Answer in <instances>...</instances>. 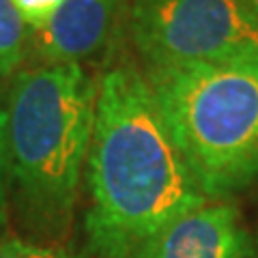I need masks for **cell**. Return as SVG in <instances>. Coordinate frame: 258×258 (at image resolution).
I'll return each mask as SVG.
<instances>
[{"label":"cell","mask_w":258,"mask_h":258,"mask_svg":"<svg viewBox=\"0 0 258 258\" xmlns=\"http://www.w3.org/2000/svg\"><path fill=\"white\" fill-rule=\"evenodd\" d=\"M88 258H138L179 215L209 203L161 118L144 74L118 64L97 82L86 159Z\"/></svg>","instance_id":"cell-1"},{"label":"cell","mask_w":258,"mask_h":258,"mask_svg":"<svg viewBox=\"0 0 258 258\" xmlns=\"http://www.w3.org/2000/svg\"><path fill=\"white\" fill-rule=\"evenodd\" d=\"M97 82L82 64H37L5 95L11 209L39 243L60 245L74 222L95 125Z\"/></svg>","instance_id":"cell-2"},{"label":"cell","mask_w":258,"mask_h":258,"mask_svg":"<svg viewBox=\"0 0 258 258\" xmlns=\"http://www.w3.org/2000/svg\"><path fill=\"white\" fill-rule=\"evenodd\" d=\"M144 78L207 200L258 183V60L147 67Z\"/></svg>","instance_id":"cell-3"},{"label":"cell","mask_w":258,"mask_h":258,"mask_svg":"<svg viewBox=\"0 0 258 258\" xmlns=\"http://www.w3.org/2000/svg\"><path fill=\"white\" fill-rule=\"evenodd\" d=\"M129 35L147 67L258 60L245 0H127Z\"/></svg>","instance_id":"cell-4"},{"label":"cell","mask_w":258,"mask_h":258,"mask_svg":"<svg viewBox=\"0 0 258 258\" xmlns=\"http://www.w3.org/2000/svg\"><path fill=\"white\" fill-rule=\"evenodd\" d=\"M256 241L232 203L209 200L147 241L138 258H254Z\"/></svg>","instance_id":"cell-5"},{"label":"cell","mask_w":258,"mask_h":258,"mask_svg":"<svg viewBox=\"0 0 258 258\" xmlns=\"http://www.w3.org/2000/svg\"><path fill=\"white\" fill-rule=\"evenodd\" d=\"M118 0H64L39 32L28 35L39 64H71L99 52L114 26Z\"/></svg>","instance_id":"cell-6"},{"label":"cell","mask_w":258,"mask_h":258,"mask_svg":"<svg viewBox=\"0 0 258 258\" xmlns=\"http://www.w3.org/2000/svg\"><path fill=\"white\" fill-rule=\"evenodd\" d=\"M26 43L28 30L13 0H0V78H9L18 71Z\"/></svg>","instance_id":"cell-7"},{"label":"cell","mask_w":258,"mask_h":258,"mask_svg":"<svg viewBox=\"0 0 258 258\" xmlns=\"http://www.w3.org/2000/svg\"><path fill=\"white\" fill-rule=\"evenodd\" d=\"M11 226V164L7 144V106L0 88V241L9 237Z\"/></svg>","instance_id":"cell-8"},{"label":"cell","mask_w":258,"mask_h":258,"mask_svg":"<svg viewBox=\"0 0 258 258\" xmlns=\"http://www.w3.org/2000/svg\"><path fill=\"white\" fill-rule=\"evenodd\" d=\"M0 258H67L60 245L39 243V241L7 237L0 241Z\"/></svg>","instance_id":"cell-9"},{"label":"cell","mask_w":258,"mask_h":258,"mask_svg":"<svg viewBox=\"0 0 258 258\" xmlns=\"http://www.w3.org/2000/svg\"><path fill=\"white\" fill-rule=\"evenodd\" d=\"M62 3L64 0H13L28 35L41 30L52 20V15L60 9Z\"/></svg>","instance_id":"cell-10"},{"label":"cell","mask_w":258,"mask_h":258,"mask_svg":"<svg viewBox=\"0 0 258 258\" xmlns=\"http://www.w3.org/2000/svg\"><path fill=\"white\" fill-rule=\"evenodd\" d=\"M245 5L249 7V9H252V13L258 18V0H245Z\"/></svg>","instance_id":"cell-11"},{"label":"cell","mask_w":258,"mask_h":258,"mask_svg":"<svg viewBox=\"0 0 258 258\" xmlns=\"http://www.w3.org/2000/svg\"><path fill=\"white\" fill-rule=\"evenodd\" d=\"M256 245H258V239H256Z\"/></svg>","instance_id":"cell-12"}]
</instances>
